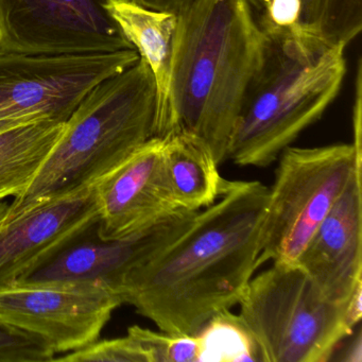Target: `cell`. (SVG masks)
<instances>
[{"label": "cell", "mask_w": 362, "mask_h": 362, "mask_svg": "<svg viewBox=\"0 0 362 362\" xmlns=\"http://www.w3.org/2000/svg\"><path fill=\"white\" fill-rule=\"evenodd\" d=\"M268 199L260 182L226 181L218 201L129 275L122 304L162 332L188 336L230 310L258 269Z\"/></svg>", "instance_id": "cell-1"}, {"label": "cell", "mask_w": 362, "mask_h": 362, "mask_svg": "<svg viewBox=\"0 0 362 362\" xmlns=\"http://www.w3.org/2000/svg\"><path fill=\"white\" fill-rule=\"evenodd\" d=\"M269 47L257 0H190L177 13L167 134L206 144L218 164Z\"/></svg>", "instance_id": "cell-2"}, {"label": "cell", "mask_w": 362, "mask_h": 362, "mask_svg": "<svg viewBox=\"0 0 362 362\" xmlns=\"http://www.w3.org/2000/svg\"><path fill=\"white\" fill-rule=\"evenodd\" d=\"M269 47L235 122L228 160L264 168L338 96L346 74L345 46L305 29L264 26Z\"/></svg>", "instance_id": "cell-3"}, {"label": "cell", "mask_w": 362, "mask_h": 362, "mask_svg": "<svg viewBox=\"0 0 362 362\" xmlns=\"http://www.w3.org/2000/svg\"><path fill=\"white\" fill-rule=\"evenodd\" d=\"M156 86L139 62L97 84L65 122L64 131L33 183L10 205L13 218L95 185L154 136Z\"/></svg>", "instance_id": "cell-4"}, {"label": "cell", "mask_w": 362, "mask_h": 362, "mask_svg": "<svg viewBox=\"0 0 362 362\" xmlns=\"http://www.w3.org/2000/svg\"><path fill=\"white\" fill-rule=\"evenodd\" d=\"M262 362H326L351 336L345 304L328 300L298 264L273 262L239 302Z\"/></svg>", "instance_id": "cell-5"}, {"label": "cell", "mask_w": 362, "mask_h": 362, "mask_svg": "<svg viewBox=\"0 0 362 362\" xmlns=\"http://www.w3.org/2000/svg\"><path fill=\"white\" fill-rule=\"evenodd\" d=\"M359 169L362 146L353 143L286 148L269 188L258 268L267 262L296 264Z\"/></svg>", "instance_id": "cell-6"}, {"label": "cell", "mask_w": 362, "mask_h": 362, "mask_svg": "<svg viewBox=\"0 0 362 362\" xmlns=\"http://www.w3.org/2000/svg\"><path fill=\"white\" fill-rule=\"evenodd\" d=\"M198 211L173 209L139 232L101 238L98 215L61 241L16 281L18 286H99L120 298L133 271L187 230Z\"/></svg>", "instance_id": "cell-7"}, {"label": "cell", "mask_w": 362, "mask_h": 362, "mask_svg": "<svg viewBox=\"0 0 362 362\" xmlns=\"http://www.w3.org/2000/svg\"><path fill=\"white\" fill-rule=\"evenodd\" d=\"M139 59L135 49L69 56L0 52V118L40 115L67 122L97 84Z\"/></svg>", "instance_id": "cell-8"}, {"label": "cell", "mask_w": 362, "mask_h": 362, "mask_svg": "<svg viewBox=\"0 0 362 362\" xmlns=\"http://www.w3.org/2000/svg\"><path fill=\"white\" fill-rule=\"evenodd\" d=\"M109 0H0V52L27 56L135 49Z\"/></svg>", "instance_id": "cell-9"}, {"label": "cell", "mask_w": 362, "mask_h": 362, "mask_svg": "<svg viewBox=\"0 0 362 362\" xmlns=\"http://www.w3.org/2000/svg\"><path fill=\"white\" fill-rule=\"evenodd\" d=\"M122 298L99 286H18L0 291V322L29 332L54 353L98 340Z\"/></svg>", "instance_id": "cell-10"}, {"label": "cell", "mask_w": 362, "mask_h": 362, "mask_svg": "<svg viewBox=\"0 0 362 362\" xmlns=\"http://www.w3.org/2000/svg\"><path fill=\"white\" fill-rule=\"evenodd\" d=\"M164 143L152 137L95 184L101 238L130 236L179 209L167 175Z\"/></svg>", "instance_id": "cell-11"}, {"label": "cell", "mask_w": 362, "mask_h": 362, "mask_svg": "<svg viewBox=\"0 0 362 362\" xmlns=\"http://www.w3.org/2000/svg\"><path fill=\"white\" fill-rule=\"evenodd\" d=\"M362 169L356 171L296 264L322 293L345 304L362 285Z\"/></svg>", "instance_id": "cell-12"}, {"label": "cell", "mask_w": 362, "mask_h": 362, "mask_svg": "<svg viewBox=\"0 0 362 362\" xmlns=\"http://www.w3.org/2000/svg\"><path fill=\"white\" fill-rule=\"evenodd\" d=\"M97 215L95 185L13 218L0 206V291L16 286L42 256Z\"/></svg>", "instance_id": "cell-13"}, {"label": "cell", "mask_w": 362, "mask_h": 362, "mask_svg": "<svg viewBox=\"0 0 362 362\" xmlns=\"http://www.w3.org/2000/svg\"><path fill=\"white\" fill-rule=\"evenodd\" d=\"M107 8L153 75L156 86L153 137L165 139L177 14L148 9L129 0H109Z\"/></svg>", "instance_id": "cell-14"}, {"label": "cell", "mask_w": 362, "mask_h": 362, "mask_svg": "<svg viewBox=\"0 0 362 362\" xmlns=\"http://www.w3.org/2000/svg\"><path fill=\"white\" fill-rule=\"evenodd\" d=\"M164 156L173 201L179 209L200 211L215 203L226 185L206 144L175 133L164 139Z\"/></svg>", "instance_id": "cell-15"}, {"label": "cell", "mask_w": 362, "mask_h": 362, "mask_svg": "<svg viewBox=\"0 0 362 362\" xmlns=\"http://www.w3.org/2000/svg\"><path fill=\"white\" fill-rule=\"evenodd\" d=\"M65 122L42 118L0 133V201L18 196L33 183Z\"/></svg>", "instance_id": "cell-16"}, {"label": "cell", "mask_w": 362, "mask_h": 362, "mask_svg": "<svg viewBox=\"0 0 362 362\" xmlns=\"http://www.w3.org/2000/svg\"><path fill=\"white\" fill-rule=\"evenodd\" d=\"M201 345L200 362H258L262 353L255 339L230 310L218 313L197 332Z\"/></svg>", "instance_id": "cell-17"}, {"label": "cell", "mask_w": 362, "mask_h": 362, "mask_svg": "<svg viewBox=\"0 0 362 362\" xmlns=\"http://www.w3.org/2000/svg\"><path fill=\"white\" fill-rule=\"evenodd\" d=\"M128 334L141 345L150 362H200L201 345L197 334L158 332L139 325L129 327Z\"/></svg>", "instance_id": "cell-18"}, {"label": "cell", "mask_w": 362, "mask_h": 362, "mask_svg": "<svg viewBox=\"0 0 362 362\" xmlns=\"http://www.w3.org/2000/svg\"><path fill=\"white\" fill-rule=\"evenodd\" d=\"M362 30V0H326L319 33L336 45L346 47Z\"/></svg>", "instance_id": "cell-19"}, {"label": "cell", "mask_w": 362, "mask_h": 362, "mask_svg": "<svg viewBox=\"0 0 362 362\" xmlns=\"http://www.w3.org/2000/svg\"><path fill=\"white\" fill-rule=\"evenodd\" d=\"M54 360L66 362H150L146 351L129 334L124 338L95 341L88 346L76 349Z\"/></svg>", "instance_id": "cell-20"}, {"label": "cell", "mask_w": 362, "mask_h": 362, "mask_svg": "<svg viewBox=\"0 0 362 362\" xmlns=\"http://www.w3.org/2000/svg\"><path fill=\"white\" fill-rule=\"evenodd\" d=\"M54 355L41 339L0 322V362L52 361Z\"/></svg>", "instance_id": "cell-21"}, {"label": "cell", "mask_w": 362, "mask_h": 362, "mask_svg": "<svg viewBox=\"0 0 362 362\" xmlns=\"http://www.w3.org/2000/svg\"><path fill=\"white\" fill-rule=\"evenodd\" d=\"M298 3L300 6V28L319 33L326 0H298Z\"/></svg>", "instance_id": "cell-22"}, {"label": "cell", "mask_w": 362, "mask_h": 362, "mask_svg": "<svg viewBox=\"0 0 362 362\" xmlns=\"http://www.w3.org/2000/svg\"><path fill=\"white\" fill-rule=\"evenodd\" d=\"M148 9L177 14L187 6L190 0H129Z\"/></svg>", "instance_id": "cell-23"}, {"label": "cell", "mask_w": 362, "mask_h": 362, "mask_svg": "<svg viewBox=\"0 0 362 362\" xmlns=\"http://www.w3.org/2000/svg\"><path fill=\"white\" fill-rule=\"evenodd\" d=\"M361 332L358 330L357 336L349 342V346L343 351V356L340 360L347 362H361Z\"/></svg>", "instance_id": "cell-24"}, {"label": "cell", "mask_w": 362, "mask_h": 362, "mask_svg": "<svg viewBox=\"0 0 362 362\" xmlns=\"http://www.w3.org/2000/svg\"><path fill=\"white\" fill-rule=\"evenodd\" d=\"M43 116L40 115H27V116H13V117L0 118V133L5 132L14 127L21 126V124H27V122H33V120L42 119Z\"/></svg>", "instance_id": "cell-25"}]
</instances>
